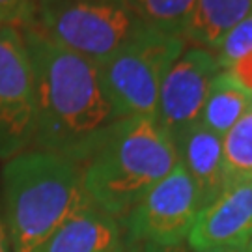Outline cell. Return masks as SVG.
I'll return each instance as SVG.
<instances>
[{"mask_svg": "<svg viewBox=\"0 0 252 252\" xmlns=\"http://www.w3.org/2000/svg\"><path fill=\"white\" fill-rule=\"evenodd\" d=\"M19 28L34 79L36 133L30 150L82 164L122 120L105 92L97 63L53 43L30 25Z\"/></svg>", "mask_w": 252, "mask_h": 252, "instance_id": "6da1fadb", "label": "cell"}, {"mask_svg": "<svg viewBox=\"0 0 252 252\" xmlns=\"http://www.w3.org/2000/svg\"><path fill=\"white\" fill-rule=\"evenodd\" d=\"M0 200L11 252H39L60 226L92 204L81 164L39 150L2 164Z\"/></svg>", "mask_w": 252, "mask_h": 252, "instance_id": "7a4b0ae2", "label": "cell"}, {"mask_svg": "<svg viewBox=\"0 0 252 252\" xmlns=\"http://www.w3.org/2000/svg\"><path fill=\"white\" fill-rule=\"evenodd\" d=\"M178 162V150L157 118H124L81 164L82 181L94 206L124 220Z\"/></svg>", "mask_w": 252, "mask_h": 252, "instance_id": "3957f363", "label": "cell"}, {"mask_svg": "<svg viewBox=\"0 0 252 252\" xmlns=\"http://www.w3.org/2000/svg\"><path fill=\"white\" fill-rule=\"evenodd\" d=\"M28 25L53 43L95 63L150 30L129 0H36Z\"/></svg>", "mask_w": 252, "mask_h": 252, "instance_id": "277c9868", "label": "cell"}, {"mask_svg": "<svg viewBox=\"0 0 252 252\" xmlns=\"http://www.w3.org/2000/svg\"><path fill=\"white\" fill-rule=\"evenodd\" d=\"M183 51L185 39L150 28L131 45L97 63L101 82L118 116L155 118L162 79Z\"/></svg>", "mask_w": 252, "mask_h": 252, "instance_id": "5b68a950", "label": "cell"}, {"mask_svg": "<svg viewBox=\"0 0 252 252\" xmlns=\"http://www.w3.org/2000/svg\"><path fill=\"white\" fill-rule=\"evenodd\" d=\"M196 187L181 161L122 220L135 243L183 245L198 217Z\"/></svg>", "mask_w": 252, "mask_h": 252, "instance_id": "8992f818", "label": "cell"}, {"mask_svg": "<svg viewBox=\"0 0 252 252\" xmlns=\"http://www.w3.org/2000/svg\"><path fill=\"white\" fill-rule=\"evenodd\" d=\"M36 133L34 79L19 27H0V161L32 148Z\"/></svg>", "mask_w": 252, "mask_h": 252, "instance_id": "52a82bcc", "label": "cell"}, {"mask_svg": "<svg viewBox=\"0 0 252 252\" xmlns=\"http://www.w3.org/2000/svg\"><path fill=\"white\" fill-rule=\"evenodd\" d=\"M220 71L222 65L215 53L196 45L185 49L166 71L155 118L174 146L189 127L200 122L211 82Z\"/></svg>", "mask_w": 252, "mask_h": 252, "instance_id": "ba28073f", "label": "cell"}, {"mask_svg": "<svg viewBox=\"0 0 252 252\" xmlns=\"http://www.w3.org/2000/svg\"><path fill=\"white\" fill-rule=\"evenodd\" d=\"M252 239V178L228 181L222 192L198 211L187 243L194 252L247 249Z\"/></svg>", "mask_w": 252, "mask_h": 252, "instance_id": "9c48e42d", "label": "cell"}, {"mask_svg": "<svg viewBox=\"0 0 252 252\" xmlns=\"http://www.w3.org/2000/svg\"><path fill=\"white\" fill-rule=\"evenodd\" d=\"M176 150L196 187L200 209H204L228 185L222 138L198 122L183 133L176 142Z\"/></svg>", "mask_w": 252, "mask_h": 252, "instance_id": "30bf717a", "label": "cell"}, {"mask_svg": "<svg viewBox=\"0 0 252 252\" xmlns=\"http://www.w3.org/2000/svg\"><path fill=\"white\" fill-rule=\"evenodd\" d=\"M122 241L120 220L90 204L60 226L39 252H110Z\"/></svg>", "mask_w": 252, "mask_h": 252, "instance_id": "8fae6325", "label": "cell"}, {"mask_svg": "<svg viewBox=\"0 0 252 252\" xmlns=\"http://www.w3.org/2000/svg\"><path fill=\"white\" fill-rule=\"evenodd\" d=\"M252 13V0H196L183 39L204 49H215L228 30Z\"/></svg>", "mask_w": 252, "mask_h": 252, "instance_id": "7c38bea8", "label": "cell"}, {"mask_svg": "<svg viewBox=\"0 0 252 252\" xmlns=\"http://www.w3.org/2000/svg\"><path fill=\"white\" fill-rule=\"evenodd\" d=\"M251 101V94L239 88L232 75L222 69L211 82L207 99L200 114V124L222 138L243 116Z\"/></svg>", "mask_w": 252, "mask_h": 252, "instance_id": "4fadbf2b", "label": "cell"}, {"mask_svg": "<svg viewBox=\"0 0 252 252\" xmlns=\"http://www.w3.org/2000/svg\"><path fill=\"white\" fill-rule=\"evenodd\" d=\"M138 19L166 36L181 37L196 0H129Z\"/></svg>", "mask_w": 252, "mask_h": 252, "instance_id": "5bb4252c", "label": "cell"}, {"mask_svg": "<svg viewBox=\"0 0 252 252\" xmlns=\"http://www.w3.org/2000/svg\"><path fill=\"white\" fill-rule=\"evenodd\" d=\"M222 150L228 181L252 178V101L237 124L222 136Z\"/></svg>", "mask_w": 252, "mask_h": 252, "instance_id": "9a60e30c", "label": "cell"}, {"mask_svg": "<svg viewBox=\"0 0 252 252\" xmlns=\"http://www.w3.org/2000/svg\"><path fill=\"white\" fill-rule=\"evenodd\" d=\"M213 53L219 58L222 69L252 53V13H249L243 21H239L232 30L226 32Z\"/></svg>", "mask_w": 252, "mask_h": 252, "instance_id": "2e32d148", "label": "cell"}, {"mask_svg": "<svg viewBox=\"0 0 252 252\" xmlns=\"http://www.w3.org/2000/svg\"><path fill=\"white\" fill-rule=\"evenodd\" d=\"M36 0H0V27H23L30 23Z\"/></svg>", "mask_w": 252, "mask_h": 252, "instance_id": "e0dca14e", "label": "cell"}, {"mask_svg": "<svg viewBox=\"0 0 252 252\" xmlns=\"http://www.w3.org/2000/svg\"><path fill=\"white\" fill-rule=\"evenodd\" d=\"M226 71L232 75V79L237 82L239 88H243L247 94L252 95V53L232 63L230 67H226Z\"/></svg>", "mask_w": 252, "mask_h": 252, "instance_id": "ac0fdd59", "label": "cell"}, {"mask_svg": "<svg viewBox=\"0 0 252 252\" xmlns=\"http://www.w3.org/2000/svg\"><path fill=\"white\" fill-rule=\"evenodd\" d=\"M142 252H187L183 245H157V243H144Z\"/></svg>", "mask_w": 252, "mask_h": 252, "instance_id": "d6986e66", "label": "cell"}, {"mask_svg": "<svg viewBox=\"0 0 252 252\" xmlns=\"http://www.w3.org/2000/svg\"><path fill=\"white\" fill-rule=\"evenodd\" d=\"M0 252H11V247H9L8 228H6L4 215H2V200H0Z\"/></svg>", "mask_w": 252, "mask_h": 252, "instance_id": "ffe728a7", "label": "cell"}, {"mask_svg": "<svg viewBox=\"0 0 252 252\" xmlns=\"http://www.w3.org/2000/svg\"><path fill=\"white\" fill-rule=\"evenodd\" d=\"M110 252H142V247H140V243H135V241H131V239L124 237V241L118 245L114 251H110Z\"/></svg>", "mask_w": 252, "mask_h": 252, "instance_id": "44dd1931", "label": "cell"}, {"mask_svg": "<svg viewBox=\"0 0 252 252\" xmlns=\"http://www.w3.org/2000/svg\"><path fill=\"white\" fill-rule=\"evenodd\" d=\"M204 252H245V249H215V251H204Z\"/></svg>", "mask_w": 252, "mask_h": 252, "instance_id": "7402d4cb", "label": "cell"}, {"mask_svg": "<svg viewBox=\"0 0 252 252\" xmlns=\"http://www.w3.org/2000/svg\"><path fill=\"white\" fill-rule=\"evenodd\" d=\"M245 252H252V239H251V243L247 245V249H245Z\"/></svg>", "mask_w": 252, "mask_h": 252, "instance_id": "603a6c76", "label": "cell"}]
</instances>
